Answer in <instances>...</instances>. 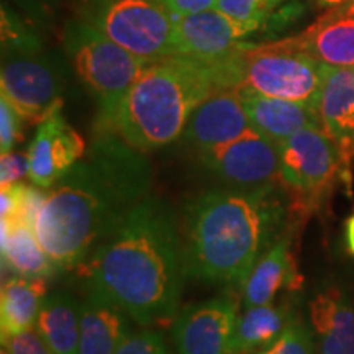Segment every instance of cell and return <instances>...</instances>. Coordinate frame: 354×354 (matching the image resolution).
<instances>
[{
    "instance_id": "19",
    "label": "cell",
    "mask_w": 354,
    "mask_h": 354,
    "mask_svg": "<svg viewBox=\"0 0 354 354\" xmlns=\"http://www.w3.org/2000/svg\"><path fill=\"white\" fill-rule=\"evenodd\" d=\"M323 130L344 145H354V68L325 64L317 100Z\"/></svg>"
},
{
    "instance_id": "30",
    "label": "cell",
    "mask_w": 354,
    "mask_h": 354,
    "mask_svg": "<svg viewBox=\"0 0 354 354\" xmlns=\"http://www.w3.org/2000/svg\"><path fill=\"white\" fill-rule=\"evenodd\" d=\"M115 354H171L162 336L156 331H138L130 333L123 339Z\"/></svg>"
},
{
    "instance_id": "7",
    "label": "cell",
    "mask_w": 354,
    "mask_h": 354,
    "mask_svg": "<svg viewBox=\"0 0 354 354\" xmlns=\"http://www.w3.org/2000/svg\"><path fill=\"white\" fill-rule=\"evenodd\" d=\"M277 148L282 187L302 214L320 205L338 177L349 183L354 145L339 143L323 128H304Z\"/></svg>"
},
{
    "instance_id": "6",
    "label": "cell",
    "mask_w": 354,
    "mask_h": 354,
    "mask_svg": "<svg viewBox=\"0 0 354 354\" xmlns=\"http://www.w3.org/2000/svg\"><path fill=\"white\" fill-rule=\"evenodd\" d=\"M63 46L74 73L99 105V128H105L151 61L133 55L77 17L63 26Z\"/></svg>"
},
{
    "instance_id": "26",
    "label": "cell",
    "mask_w": 354,
    "mask_h": 354,
    "mask_svg": "<svg viewBox=\"0 0 354 354\" xmlns=\"http://www.w3.org/2000/svg\"><path fill=\"white\" fill-rule=\"evenodd\" d=\"M12 190L13 201H15V212H13L12 218H2L8 221H19L25 223L35 230L37 223V216L41 210L44 201H46L48 194L41 192V187H32L21 183H17L7 187Z\"/></svg>"
},
{
    "instance_id": "11",
    "label": "cell",
    "mask_w": 354,
    "mask_h": 354,
    "mask_svg": "<svg viewBox=\"0 0 354 354\" xmlns=\"http://www.w3.org/2000/svg\"><path fill=\"white\" fill-rule=\"evenodd\" d=\"M261 28V24L234 20L218 8L176 17L172 37L174 56L216 63Z\"/></svg>"
},
{
    "instance_id": "1",
    "label": "cell",
    "mask_w": 354,
    "mask_h": 354,
    "mask_svg": "<svg viewBox=\"0 0 354 354\" xmlns=\"http://www.w3.org/2000/svg\"><path fill=\"white\" fill-rule=\"evenodd\" d=\"M153 184L143 151L99 128L86 158L48 192L35 234L57 269L82 266L140 205Z\"/></svg>"
},
{
    "instance_id": "37",
    "label": "cell",
    "mask_w": 354,
    "mask_h": 354,
    "mask_svg": "<svg viewBox=\"0 0 354 354\" xmlns=\"http://www.w3.org/2000/svg\"><path fill=\"white\" fill-rule=\"evenodd\" d=\"M0 354H10V353H8V349L6 346H2V349H0Z\"/></svg>"
},
{
    "instance_id": "10",
    "label": "cell",
    "mask_w": 354,
    "mask_h": 354,
    "mask_svg": "<svg viewBox=\"0 0 354 354\" xmlns=\"http://www.w3.org/2000/svg\"><path fill=\"white\" fill-rule=\"evenodd\" d=\"M198 162L230 187L258 189L281 184L276 141L250 128L240 138L197 153Z\"/></svg>"
},
{
    "instance_id": "29",
    "label": "cell",
    "mask_w": 354,
    "mask_h": 354,
    "mask_svg": "<svg viewBox=\"0 0 354 354\" xmlns=\"http://www.w3.org/2000/svg\"><path fill=\"white\" fill-rule=\"evenodd\" d=\"M26 120L12 105L6 95L0 94V151L10 153L24 138V123Z\"/></svg>"
},
{
    "instance_id": "8",
    "label": "cell",
    "mask_w": 354,
    "mask_h": 354,
    "mask_svg": "<svg viewBox=\"0 0 354 354\" xmlns=\"http://www.w3.org/2000/svg\"><path fill=\"white\" fill-rule=\"evenodd\" d=\"M76 17L133 55L174 56V19L158 0H77Z\"/></svg>"
},
{
    "instance_id": "33",
    "label": "cell",
    "mask_w": 354,
    "mask_h": 354,
    "mask_svg": "<svg viewBox=\"0 0 354 354\" xmlns=\"http://www.w3.org/2000/svg\"><path fill=\"white\" fill-rule=\"evenodd\" d=\"M158 2L165 6L174 17H185L216 8L218 0H158Z\"/></svg>"
},
{
    "instance_id": "31",
    "label": "cell",
    "mask_w": 354,
    "mask_h": 354,
    "mask_svg": "<svg viewBox=\"0 0 354 354\" xmlns=\"http://www.w3.org/2000/svg\"><path fill=\"white\" fill-rule=\"evenodd\" d=\"M2 346H6L10 354H55L33 328L2 338Z\"/></svg>"
},
{
    "instance_id": "2",
    "label": "cell",
    "mask_w": 354,
    "mask_h": 354,
    "mask_svg": "<svg viewBox=\"0 0 354 354\" xmlns=\"http://www.w3.org/2000/svg\"><path fill=\"white\" fill-rule=\"evenodd\" d=\"M88 289L112 300L140 325L174 320L189 277L184 236L159 198L146 197L92 253Z\"/></svg>"
},
{
    "instance_id": "9",
    "label": "cell",
    "mask_w": 354,
    "mask_h": 354,
    "mask_svg": "<svg viewBox=\"0 0 354 354\" xmlns=\"http://www.w3.org/2000/svg\"><path fill=\"white\" fill-rule=\"evenodd\" d=\"M66 69L59 56L46 48L3 50L0 94L30 123H38L63 104Z\"/></svg>"
},
{
    "instance_id": "18",
    "label": "cell",
    "mask_w": 354,
    "mask_h": 354,
    "mask_svg": "<svg viewBox=\"0 0 354 354\" xmlns=\"http://www.w3.org/2000/svg\"><path fill=\"white\" fill-rule=\"evenodd\" d=\"M308 310L318 354H354V308L342 292H320Z\"/></svg>"
},
{
    "instance_id": "28",
    "label": "cell",
    "mask_w": 354,
    "mask_h": 354,
    "mask_svg": "<svg viewBox=\"0 0 354 354\" xmlns=\"http://www.w3.org/2000/svg\"><path fill=\"white\" fill-rule=\"evenodd\" d=\"M25 17L39 32H48L55 26L59 0H2Z\"/></svg>"
},
{
    "instance_id": "22",
    "label": "cell",
    "mask_w": 354,
    "mask_h": 354,
    "mask_svg": "<svg viewBox=\"0 0 354 354\" xmlns=\"http://www.w3.org/2000/svg\"><path fill=\"white\" fill-rule=\"evenodd\" d=\"M2 263L24 277H50L57 271L35 230L19 221L2 220Z\"/></svg>"
},
{
    "instance_id": "27",
    "label": "cell",
    "mask_w": 354,
    "mask_h": 354,
    "mask_svg": "<svg viewBox=\"0 0 354 354\" xmlns=\"http://www.w3.org/2000/svg\"><path fill=\"white\" fill-rule=\"evenodd\" d=\"M282 2L286 0H218L216 8L234 20L264 25L269 13Z\"/></svg>"
},
{
    "instance_id": "15",
    "label": "cell",
    "mask_w": 354,
    "mask_h": 354,
    "mask_svg": "<svg viewBox=\"0 0 354 354\" xmlns=\"http://www.w3.org/2000/svg\"><path fill=\"white\" fill-rule=\"evenodd\" d=\"M241 97L251 127L276 143L304 128H323L320 115L310 104L251 92H241Z\"/></svg>"
},
{
    "instance_id": "17",
    "label": "cell",
    "mask_w": 354,
    "mask_h": 354,
    "mask_svg": "<svg viewBox=\"0 0 354 354\" xmlns=\"http://www.w3.org/2000/svg\"><path fill=\"white\" fill-rule=\"evenodd\" d=\"M128 335L130 322L125 310L99 292H88L81 304L79 354H115Z\"/></svg>"
},
{
    "instance_id": "14",
    "label": "cell",
    "mask_w": 354,
    "mask_h": 354,
    "mask_svg": "<svg viewBox=\"0 0 354 354\" xmlns=\"http://www.w3.org/2000/svg\"><path fill=\"white\" fill-rule=\"evenodd\" d=\"M250 128L253 127L248 118L241 92L223 87L212 92L194 110L180 138L198 153L240 138Z\"/></svg>"
},
{
    "instance_id": "36",
    "label": "cell",
    "mask_w": 354,
    "mask_h": 354,
    "mask_svg": "<svg viewBox=\"0 0 354 354\" xmlns=\"http://www.w3.org/2000/svg\"><path fill=\"white\" fill-rule=\"evenodd\" d=\"M331 10H336L339 13H346V15H353L354 17V0H346V2L343 3V6L336 7V8H331Z\"/></svg>"
},
{
    "instance_id": "3",
    "label": "cell",
    "mask_w": 354,
    "mask_h": 354,
    "mask_svg": "<svg viewBox=\"0 0 354 354\" xmlns=\"http://www.w3.org/2000/svg\"><path fill=\"white\" fill-rule=\"evenodd\" d=\"M277 185L214 189L185 209L184 248L189 277L243 286L284 221Z\"/></svg>"
},
{
    "instance_id": "24",
    "label": "cell",
    "mask_w": 354,
    "mask_h": 354,
    "mask_svg": "<svg viewBox=\"0 0 354 354\" xmlns=\"http://www.w3.org/2000/svg\"><path fill=\"white\" fill-rule=\"evenodd\" d=\"M289 320L284 307L268 304L246 308L234 325L230 354H254L268 348L281 336Z\"/></svg>"
},
{
    "instance_id": "25",
    "label": "cell",
    "mask_w": 354,
    "mask_h": 354,
    "mask_svg": "<svg viewBox=\"0 0 354 354\" xmlns=\"http://www.w3.org/2000/svg\"><path fill=\"white\" fill-rule=\"evenodd\" d=\"M254 354H313V338L300 318H290L276 342Z\"/></svg>"
},
{
    "instance_id": "23",
    "label": "cell",
    "mask_w": 354,
    "mask_h": 354,
    "mask_svg": "<svg viewBox=\"0 0 354 354\" xmlns=\"http://www.w3.org/2000/svg\"><path fill=\"white\" fill-rule=\"evenodd\" d=\"M295 286L289 241L281 240L263 254L243 284V307L253 308L272 302L282 286Z\"/></svg>"
},
{
    "instance_id": "35",
    "label": "cell",
    "mask_w": 354,
    "mask_h": 354,
    "mask_svg": "<svg viewBox=\"0 0 354 354\" xmlns=\"http://www.w3.org/2000/svg\"><path fill=\"white\" fill-rule=\"evenodd\" d=\"M344 2H346V0H313V3H315V6L322 7V8H330V10L331 8L343 6Z\"/></svg>"
},
{
    "instance_id": "16",
    "label": "cell",
    "mask_w": 354,
    "mask_h": 354,
    "mask_svg": "<svg viewBox=\"0 0 354 354\" xmlns=\"http://www.w3.org/2000/svg\"><path fill=\"white\" fill-rule=\"evenodd\" d=\"M290 41L322 64L354 68V17L330 10Z\"/></svg>"
},
{
    "instance_id": "20",
    "label": "cell",
    "mask_w": 354,
    "mask_h": 354,
    "mask_svg": "<svg viewBox=\"0 0 354 354\" xmlns=\"http://www.w3.org/2000/svg\"><path fill=\"white\" fill-rule=\"evenodd\" d=\"M35 328L55 354H79L81 304L68 290L46 295Z\"/></svg>"
},
{
    "instance_id": "21",
    "label": "cell",
    "mask_w": 354,
    "mask_h": 354,
    "mask_svg": "<svg viewBox=\"0 0 354 354\" xmlns=\"http://www.w3.org/2000/svg\"><path fill=\"white\" fill-rule=\"evenodd\" d=\"M46 277L17 276L3 282L0 294V330L2 338L21 333L37 325L46 299Z\"/></svg>"
},
{
    "instance_id": "4",
    "label": "cell",
    "mask_w": 354,
    "mask_h": 354,
    "mask_svg": "<svg viewBox=\"0 0 354 354\" xmlns=\"http://www.w3.org/2000/svg\"><path fill=\"white\" fill-rule=\"evenodd\" d=\"M216 88H223L215 63L183 56L154 59L118 104L105 128L140 151L165 148L183 136L190 115Z\"/></svg>"
},
{
    "instance_id": "12",
    "label": "cell",
    "mask_w": 354,
    "mask_h": 354,
    "mask_svg": "<svg viewBox=\"0 0 354 354\" xmlns=\"http://www.w3.org/2000/svg\"><path fill=\"white\" fill-rule=\"evenodd\" d=\"M238 299L233 292L183 310L172 323L177 354H230Z\"/></svg>"
},
{
    "instance_id": "34",
    "label": "cell",
    "mask_w": 354,
    "mask_h": 354,
    "mask_svg": "<svg viewBox=\"0 0 354 354\" xmlns=\"http://www.w3.org/2000/svg\"><path fill=\"white\" fill-rule=\"evenodd\" d=\"M344 241H346L349 254L354 256V215L349 216L344 223Z\"/></svg>"
},
{
    "instance_id": "13",
    "label": "cell",
    "mask_w": 354,
    "mask_h": 354,
    "mask_svg": "<svg viewBox=\"0 0 354 354\" xmlns=\"http://www.w3.org/2000/svg\"><path fill=\"white\" fill-rule=\"evenodd\" d=\"M86 153V141L64 118L63 104L57 105L38 123L26 153L30 179L38 187L51 189Z\"/></svg>"
},
{
    "instance_id": "5",
    "label": "cell",
    "mask_w": 354,
    "mask_h": 354,
    "mask_svg": "<svg viewBox=\"0 0 354 354\" xmlns=\"http://www.w3.org/2000/svg\"><path fill=\"white\" fill-rule=\"evenodd\" d=\"M215 64L221 87L304 102L317 109L325 64L299 50L290 38L259 44L245 41Z\"/></svg>"
},
{
    "instance_id": "32",
    "label": "cell",
    "mask_w": 354,
    "mask_h": 354,
    "mask_svg": "<svg viewBox=\"0 0 354 354\" xmlns=\"http://www.w3.org/2000/svg\"><path fill=\"white\" fill-rule=\"evenodd\" d=\"M28 154L15 151L2 154V161H0V185H2V189L20 183L21 177L28 174Z\"/></svg>"
}]
</instances>
